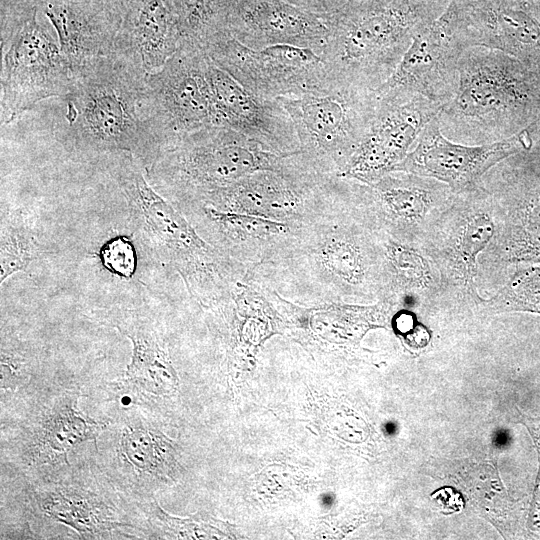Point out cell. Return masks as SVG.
Returning a JSON list of instances; mask_svg holds the SVG:
<instances>
[{
    "instance_id": "cell-1",
    "label": "cell",
    "mask_w": 540,
    "mask_h": 540,
    "mask_svg": "<svg viewBox=\"0 0 540 540\" xmlns=\"http://www.w3.org/2000/svg\"><path fill=\"white\" fill-rule=\"evenodd\" d=\"M146 75L115 55L73 71L56 137L70 152L93 158L126 152L147 170L160 153L141 113Z\"/></svg>"
},
{
    "instance_id": "cell-2",
    "label": "cell",
    "mask_w": 540,
    "mask_h": 540,
    "mask_svg": "<svg viewBox=\"0 0 540 540\" xmlns=\"http://www.w3.org/2000/svg\"><path fill=\"white\" fill-rule=\"evenodd\" d=\"M456 92L437 115L441 132L477 145L509 138L540 117V75L499 50L466 48L459 59Z\"/></svg>"
},
{
    "instance_id": "cell-3",
    "label": "cell",
    "mask_w": 540,
    "mask_h": 540,
    "mask_svg": "<svg viewBox=\"0 0 540 540\" xmlns=\"http://www.w3.org/2000/svg\"><path fill=\"white\" fill-rule=\"evenodd\" d=\"M450 0H346L326 14L320 52L336 85L377 90L394 73L414 36L442 15Z\"/></svg>"
},
{
    "instance_id": "cell-4",
    "label": "cell",
    "mask_w": 540,
    "mask_h": 540,
    "mask_svg": "<svg viewBox=\"0 0 540 540\" xmlns=\"http://www.w3.org/2000/svg\"><path fill=\"white\" fill-rule=\"evenodd\" d=\"M113 176L138 223L142 239L164 263L176 270L189 293L204 305L227 300L248 268L207 242L147 182L144 166L130 153L109 155Z\"/></svg>"
},
{
    "instance_id": "cell-5",
    "label": "cell",
    "mask_w": 540,
    "mask_h": 540,
    "mask_svg": "<svg viewBox=\"0 0 540 540\" xmlns=\"http://www.w3.org/2000/svg\"><path fill=\"white\" fill-rule=\"evenodd\" d=\"M297 153H276L236 131L208 126L164 147L146 170L151 184L180 208L258 171L291 166Z\"/></svg>"
},
{
    "instance_id": "cell-6",
    "label": "cell",
    "mask_w": 540,
    "mask_h": 540,
    "mask_svg": "<svg viewBox=\"0 0 540 540\" xmlns=\"http://www.w3.org/2000/svg\"><path fill=\"white\" fill-rule=\"evenodd\" d=\"M38 6L0 10V121L7 125L47 98L62 97L73 71L60 45L38 22Z\"/></svg>"
},
{
    "instance_id": "cell-7",
    "label": "cell",
    "mask_w": 540,
    "mask_h": 540,
    "mask_svg": "<svg viewBox=\"0 0 540 540\" xmlns=\"http://www.w3.org/2000/svg\"><path fill=\"white\" fill-rule=\"evenodd\" d=\"M278 100L294 124L303 157L324 175H338L345 168L379 105L377 90L355 85Z\"/></svg>"
},
{
    "instance_id": "cell-8",
    "label": "cell",
    "mask_w": 540,
    "mask_h": 540,
    "mask_svg": "<svg viewBox=\"0 0 540 540\" xmlns=\"http://www.w3.org/2000/svg\"><path fill=\"white\" fill-rule=\"evenodd\" d=\"M208 61L204 50L183 40L160 69L146 76L141 113L160 151L192 132L213 126Z\"/></svg>"
},
{
    "instance_id": "cell-9",
    "label": "cell",
    "mask_w": 540,
    "mask_h": 540,
    "mask_svg": "<svg viewBox=\"0 0 540 540\" xmlns=\"http://www.w3.org/2000/svg\"><path fill=\"white\" fill-rule=\"evenodd\" d=\"M204 51L217 66L262 98L324 93L337 86L323 58L310 48L273 45L254 49L226 34Z\"/></svg>"
},
{
    "instance_id": "cell-10",
    "label": "cell",
    "mask_w": 540,
    "mask_h": 540,
    "mask_svg": "<svg viewBox=\"0 0 540 540\" xmlns=\"http://www.w3.org/2000/svg\"><path fill=\"white\" fill-rule=\"evenodd\" d=\"M329 176L332 175L312 168L300 151L296 161L285 169L249 174L180 210L205 206L277 221L307 223L321 203L323 184Z\"/></svg>"
},
{
    "instance_id": "cell-11",
    "label": "cell",
    "mask_w": 540,
    "mask_h": 540,
    "mask_svg": "<svg viewBox=\"0 0 540 540\" xmlns=\"http://www.w3.org/2000/svg\"><path fill=\"white\" fill-rule=\"evenodd\" d=\"M378 95L376 115L339 177L372 184L393 172L443 107L418 94Z\"/></svg>"
},
{
    "instance_id": "cell-12",
    "label": "cell",
    "mask_w": 540,
    "mask_h": 540,
    "mask_svg": "<svg viewBox=\"0 0 540 540\" xmlns=\"http://www.w3.org/2000/svg\"><path fill=\"white\" fill-rule=\"evenodd\" d=\"M531 126L501 141L469 145L453 142L435 117L421 132L415 146L395 171L444 182L455 191L472 190L486 172L507 157L532 146Z\"/></svg>"
},
{
    "instance_id": "cell-13",
    "label": "cell",
    "mask_w": 540,
    "mask_h": 540,
    "mask_svg": "<svg viewBox=\"0 0 540 540\" xmlns=\"http://www.w3.org/2000/svg\"><path fill=\"white\" fill-rule=\"evenodd\" d=\"M466 48L446 8L414 36L394 73L377 89L378 94H418L444 106L456 92L459 59Z\"/></svg>"
},
{
    "instance_id": "cell-14",
    "label": "cell",
    "mask_w": 540,
    "mask_h": 540,
    "mask_svg": "<svg viewBox=\"0 0 540 540\" xmlns=\"http://www.w3.org/2000/svg\"><path fill=\"white\" fill-rule=\"evenodd\" d=\"M213 126L236 131L280 154L300 152L294 124L278 99L247 90L209 57Z\"/></svg>"
},
{
    "instance_id": "cell-15",
    "label": "cell",
    "mask_w": 540,
    "mask_h": 540,
    "mask_svg": "<svg viewBox=\"0 0 540 540\" xmlns=\"http://www.w3.org/2000/svg\"><path fill=\"white\" fill-rule=\"evenodd\" d=\"M456 31L466 47L482 46L531 67L540 64V22L517 0H450Z\"/></svg>"
},
{
    "instance_id": "cell-16",
    "label": "cell",
    "mask_w": 540,
    "mask_h": 540,
    "mask_svg": "<svg viewBox=\"0 0 540 540\" xmlns=\"http://www.w3.org/2000/svg\"><path fill=\"white\" fill-rule=\"evenodd\" d=\"M190 213L199 234L219 251L250 271L274 260L301 234L306 223L219 211L205 206L182 210Z\"/></svg>"
},
{
    "instance_id": "cell-17",
    "label": "cell",
    "mask_w": 540,
    "mask_h": 540,
    "mask_svg": "<svg viewBox=\"0 0 540 540\" xmlns=\"http://www.w3.org/2000/svg\"><path fill=\"white\" fill-rule=\"evenodd\" d=\"M227 29L233 38L250 48L292 45L310 48L318 54L328 35L325 15L283 0H232Z\"/></svg>"
},
{
    "instance_id": "cell-18",
    "label": "cell",
    "mask_w": 540,
    "mask_h": 540,
    "mask_svg": "<svg viewBox=\"0 0 540 540\" xmlns=\"http://www.w3.org/2000/svg\"><path fill=\"white\" fill-rule=\"evenodd\" d=\"M124 0H40L72 71L112 53Z\"/></svg>"
},
{
    "instance_id": "cell-19",
    "label": "cell",
    "mask_w": 540,
    "mask_h": 540,
    "mask_svg": "<svg viewBox=\"0 0 540 540\" xmlns=\"http://www.w3.org/2000/svg\"><path fill=\"white\" fill-rule=\"evenodd\" d=\"M182 41L173 0H124L111 54L148 75L160 69Z\"/></svg>"
},
{
    "instance_id": "cell-20",
    "label": "cell",
    "mask_w": 540,
    "mask_h": 540,
    "mask_svg": "<svg viewBox=\"0 0 540 540\" xmlns=\"http://www.w3.org/2000/svg\"><path fill=\"white\" fill-rule=\"evenodd\" d=\"M77 395L58 398L45 410L35 425L29 443V455L36 463H68L69 451L85 441H95L106 427L83 414L77 407Z\"/></svg>"
},
{
    "instance_id": "cell-21",
    "label": "cell",
    "mask_w": 540,
    "mask_h": 540,
    "mask_svg": "<svg viewBox=\"0 0 540 540\" xmlns=\"http://www.w3.org/2000/svg\"><path fill=\"white\" fill-rule=\"evenodd\" d=\"M132 343L125 380L154 395L173 389L176 376L157 331L146 321L131 318L116 324Z\"/></svg>"
},
{
    "instance_id": "cell-22",
    "label": "cell",
    "mask_w": 540,
    "mask_h": 540,
    "mask_svg": "<svg viewBox=\"0 0 540 540\" xmlns=\"http://www.w3.org/2000/svg\"><path fill=\"white\" fill-rule=\"evenodd\" d=\"M421 176L395 171L372 184H365V196L377 212L399 222H415L429 211L443 193L440 183Z\"/></svg>"
},
{
    "instance_id": "cell-23",
    "label": "cell",
    "mask_w": 540,
    "mask_h": 540,
    "mask_svg": "<svg viewBox=\"0 0 540 540\" xmlns=\"http://www.w3.org/2000/svg\"><path fill=\"white\" fill-rule=\"evenodd\" d=\"M36 499L43 513L86 538H94L124 525L116 521L110 506L85 490L59 487L41 491Z\"/></svg>"
},
{
    "instance_id": "cell-24",
    "label": "cell",
    "mask_w": 540,
    "mask_h": 540,
    "mask_svg": "<svg viewBox=\"0 0 540 540\" xmlns=\"http://www.w3.org/2000/svg\"><path fill=\"white\" fill-rule=\"evenodd\" d=\"M168 451L165 435L147 424H128L121 433L118 455L139 477L157 479L163 476L168 462Z\"/></svg>"
},
{
    "instance_id": "cell-25",
    "label": "cell",
    "mask_w": 540,
    "mask_h": 540,
    "mask_svg": "<svg viewBox=\"0 0 540 540\" xmlns=\"http://www.w3.org/2000/svg\"><path fill=\"white\" fill-rule=\"evenodd\" d=\"M521 169L501 170L502 179L520 192L521 202L516 251L519 256L540 255V163Z\"/></svg>"
},
{
    "instance_id": "cell-26",
    "label": "cell",
    "mask_w": 540,
    "mask_h": 540,
    "mask_svg": "<svg viewBox=\"0 0 540 540\" xmlns=\"http://www.w3.org/2000/svg\"><path fill=\"white\" fill-rule=\"evenodd\" d=\"M232 0H173L183 40L205 50L229 34L227 18Z\"/></svg>"
},
{
    "instance_id": "cell-27",
    "label": "cell",
    "mask_w": 540,
    "mask_h": 540,
    "mask_svg": "<svg viewBox=\"0 0 540 540\" xmlns=\"http://www.w3.org/2000/svg\"><path fill=\"white\" fill-rule=\"evenodd\" d=\"M0 282L24 270L38 256L39 249L20 214H9L1 223Z\"/></svg>"
},
{
    "instance_id": "cell-28",
    "label": "cell",
    "mask_w": 540,
    "mask_h": 540,
    "mask_svg": "<svg viewBox=\"0 0 540 540\" xmlns=\"http://www.w3.org/2000/svg\"><path fill=\"white\" fill-rule=\"evenodd\" d=\"M494 224L485 213H474L460 227L454 242L456 266L466 280H472L476 271V256L489 243Z\"/></svg>"
},
{
    "instance_id": "cell-29",
    "label": "cell",
    "mask_w": 540,
    "mask_h": 540,
    "mask_svg": "<svg viewBox=\"0 0 540 540\" xmlns=\"http://www.w3.org/2000/svg\"><path fill=\"white\" fill-rule=\"evenodd\" d=\"M385 261L391 275L400 284L407 287H420L429 280V267L424 258L400 243L389 241L386 244Z\"/></svg>"
},
{
    "instance_id": "cell-30",
    "label": "cell",
    "mask_w": 540,
    "mask_h": 540,
    "mask_svg": "<svg viewBox=\"0 0 540 540\" xmlns=\"http://www.w3.org/2000/svg\"><path fill=\"white\" fill-rule=\"evenodd\" d=\"M106 266L115 273L130 277L134 271L135 256L132 246L119 238L109 242L102 252Z\"/></svg>"
},
{
    "instance_id": "cell-31",
    "label": "cell",
    "mask_w": 540,
    "mask_h": 540,
    "mask_svg": "<svg viewBox=\"0 0 540 540\" xmlns=\"http://www.w3.org/2000/svg\"><path fill=\"white\" fill-rule=\"evenodd\" d=\"M23 363L20 359L1 349V388L12 389L22 380Z\"/></svg>"
},
{
    "instance_id": "cell-32",
    "label": "cell",
    "mask_w": 540,
    "mask_h": 540,
    "mask_svg": "<svg viewBox=\"0 0 540 540\" xmlns=\"http://www.w3.org/2000/svg\"><path fill=\"white\" fill-rule=\"evenodd\" d=\"M307 11L326 15L337 10L346 0H283Z\"/></svg>"
},
{
    "instance_id": "cell-33",
    "label": "cell",
    "mask_w": 540,
    "mask_h": 540,
    "mask_svg": "<svg viewBox=\"0 0 540 540\" xmlns=\"http://www.w3.org/2000/svg\"><path fill=\"white\" fill-rule=\"evenodd\" d=\"M24 4H35L40 7V0H0V7H9Z\"/></svg>"
},
{
    "instance_id": "cell-34",
    "label": "cell",
    "mask_w": 540,
    "mask_h": 540,
    "mask_svg": "<svg viewBox=\"0 0 540 540\" xmlns=\"http://www.w3.org/2000/svg\"><path fill=\"white\" fill-rule=\"evenodd\" d=\"M524 4L526 7H531L532 5H536L537 3H540V0H517Z\"/></svg>"
},
{
    "instance_id": "cell-35",
    "label": "cell",
    "mask_w": 540,
    "mask_h": 540,
    "mask_svg": "<svg viewBox=\"0 0 540 540\" xmlns=\"http://www.w3.org/2000/svg\"><path fill=\"white\" fill-rule=\"evenodd\" d=\"M386 431H387L388 433H393V432L395 431V425L392 424V423H388V424L386 425Z\"/></svg>"
}]
</instances>
